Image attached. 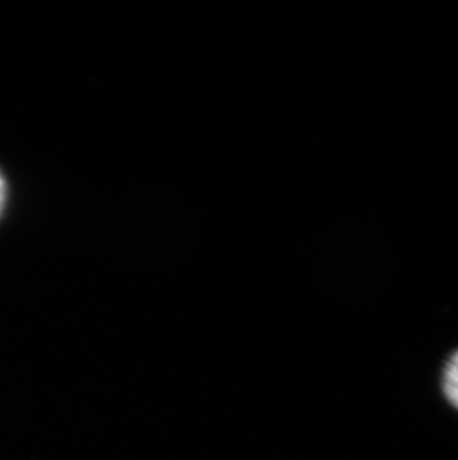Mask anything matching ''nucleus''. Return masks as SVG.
<instances>
[{
  "instance_id": "2",
  "label": "nucleus",
  "mask_w": 458,
  "mask_h": 460,
  "mask_svg": "<svg viewBox=\"0 0 458 460\" xmlns=\"http://www.w3.org/2000/svg\"><path fill=\"white\" fill-rule=\"evenodd\" d=\"M6 197H8V187H6V181L2 172H0V217L4 210V205H6Z\"/></svg>"
},
{
  "instance_id": "1",
  "label": "nucleus",
  "mask_w": 458,
  "mask_h": 460,
  "mask_svg": "<svg viewBox=\"0 0 458 460\" xmlns=\"http://www.w3.org/2000/svg\"><path fill=\"white\" fill-rule=\"evenodd\" d=\"M444 392L451 405L458 409V352L450 358L444 371Z\"/></svg>"
}]
</instances>
